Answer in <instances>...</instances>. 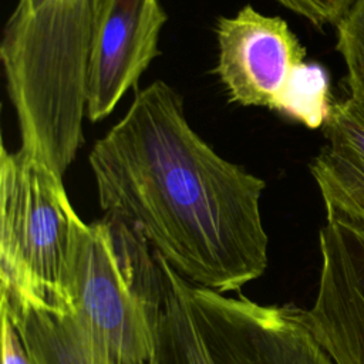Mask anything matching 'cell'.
<instances>
[{
  "instance_id": "1",
  "label": "cell",
  "mask_w": 364,
  "mask_h": 364,
  "mask_svg": "<svg viewBox=\"0 0 364 364\" xmlns=\"http://www.w3.org/2000/svg\"><path fill=\"white\" fill-rule=\"evenodd\" d=\"M98 202L188 282L236 291L267 266L266 182L220 156L162 80L135 92L88 155Z\"/></svg>"
},
{
  "instance_id": "2",
  "label": "cell",
  "mask_w": 364,
  "mask_h": 364,
  "mask_svg": "<svg viewBox=\"0 0 364 364\" xmlns=\"http://www.w3.org/2000/svg\"><path fill=\"white\" fill-rule=\"evenodd\" d=\"M97 0H18L0 44L21 149L60 176L82 141Z\"/></svg>"
},
{
  "instance_id": "3",
  "label": "cell",
  "mask_w": 364,
  "mask_h": 364,
  "mask_svg": "<svg viewBox=\"0 0 364 364\" xmlns=\"http://www.w3.org/2000/svg\"><path fill=\"white\" fill-rule=\"evenodd\" d=\"M148 283L154 326L148 364H334L304 310L199 287L155 252Z\"/></svg>"
},
{
  "instance_id": "4",
  "label": "cell",
  "mask_w": 364,
  "mask_h": 364,
  "mask_svg": "<svg viewBox=\"0 0 364 364\" xmlns=\"http://www.w3.org/2000/svg\"><path fill=\"white\" fill-rule=\"evenodd\" d=\"M82 219L63 176L24 149L0 146V296L10 307L70 313L68 266Z\"/></svg>"
},
{
  "instance_id": "5",
  "label": "cell",
  "mask_w": 364,
  "mask_h": 364,
  "mask_svg": "<svg viewBox=\"0 0 364 364\" xmlns=\"http://www.w3.org/2000/svg\"><path fill=\"white\" fill-rule=\"evenodd\" d=\"M215 33V73L230 102L264 107L311 129L324 125L331 107L327 74L304 60L306 50L286 20L246 4L220 16Z\"/></svg>"
},
{
  "instance_id": "6",
  "label": "cell",
  "mask_w": 364,
  "mask_h": 364,
  "mask_svg": "<svg viewBox=\"0 0 364 364\" xmlns=\"http://www.w3.org/2000/svg\"><path fill=\"white\" fill-rule=\"evenodd\" d=\"M107 219L84 220L77 229L67 280L70 311L75 313L118 364H148L154 351L152 316L128 279Z\"/></svg>"
},
{
  "instance_id": "7",
  "label": "cell",
  "mask_w": 364,
  "mask_h": 364,
  "mask_svg": "<svg viewBox=\"0 0 364 364\" xmlns=\"http://www.w3.org/2000/svg\"><path fill=\"white\" fill-rule=\"evenodd\" d=\"M321 267L304 318L334 364H364V188L326 216Z\"/></svg>"
},
{
  "instance_id": "8",
  "label": "cell",
  "mask_w": 364,
  "mask_h": 364,
  "mask_svg": "<svg viewBox=\"0 0 364 364\" xmlns=\"http://www.w3.org/2000/svg\"><path fill=\"white\" fill-rule=\"evenodd\" d=\"M168 20L161 0H97L87 67L91 122L107 118L161 54Z\"/></svg>"
},
{
  "instance_id": "9",
  "label": "cell",
  "mask_w": 364,
  "mask_h": 364,
  "mask_svg": "<svg viewBox=\"0 0 364 364\" xmlns=\"http://www.w3.org/2000/svg\"><path fill=\"white\" fill-rule=\"evenodd\" d=\"M1 364H118L73 311L61 314L0 301Z\"/></svg>"
},
{
  "instance_id": "10",
  "label": "cell",
  "mask_w": 364,
  "mask_h": 364,
  "mask_svg": "<svg viewBox=\"0 0 364 364\" xmlns=\"http://www.w3.org/2000/svg\"><path fill=\"white\" fill-rule=\"evenodd\" d=\"M323 128L324 146L364 178V101L347 97L331 104Z\"/></svg>"
},
{
  "instance_id": "11",
  "label": "cell",
  "mask_w": 364,
  "mask_h": 364,
  "mask_svg": "<svg viewBox=\"0 0 364 364\" xmlns=\"http://www.w3.org/2000/svg\"><path fill=\"white\" fill-rule=\"evenodd\" d=\"M336 37L350 97L364 101V0H354L336 24Z\"/></svg>"
},
{
  "instance_id": "12",
  "label": "cell",
  "mask_w": 364,
  "mask_h": 364,
  "mask_svg": "<svg viewBox=\"0 0 364 364\" xmlns=\"http://www.w3.org/2000/svg\"><path fill=\"white\" fill-rule=\"evenodd\" d=\"M316 27L337 24L354 0H276Z\"/></svg>"
}]
</instances>
